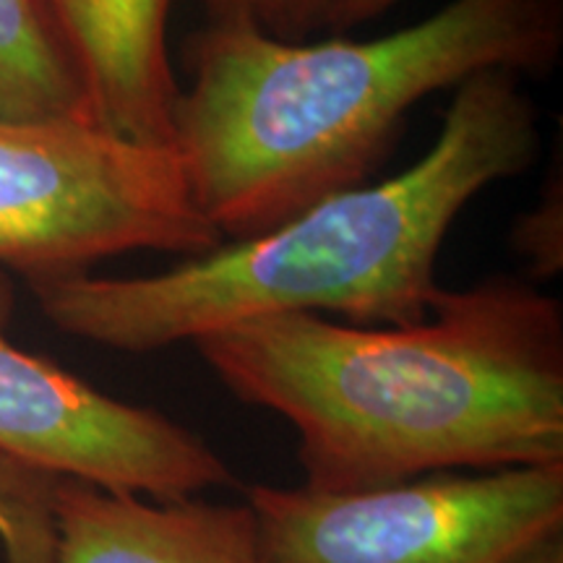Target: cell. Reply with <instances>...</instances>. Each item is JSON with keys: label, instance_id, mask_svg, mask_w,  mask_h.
Here are the masks:
<instances>
[{"label": "cell", "instance_id": "cell-1", "mask_svg": "<svg viewBox=\"0 0 563 563\" xmlns=\"http://www.w3.org/2000/svg\"><path fill=\"white\" fill-rule=\"evenodd\" d=\"M194 347L224 389L285 418L308 488L563 462V308L490 277L407 327L266 316Z\"/></svg>", "mask_w": 563, "mask_h": 563}, {"label": "cell", "instance_id": "cell-2", "mask_svg": "<svg viewBox=\"0 0 563 563\" xmlns=\"http://www.w3.org/2000/svg\"><path fill=\"white\" fill-rule=\"evenodd\" d=\"M561 47L563 0H452L376 40L207 19L183 45L173 150L203 220L245 241L363 186L428 95L481 70L548 74Z\"/></svg>", "mask_w": 563, "mask_h": 563}, {"label": "cell", "instance_id": "cell-3", "mask_svg": "<svg viewBox=\"0 0 563 563\" xmlns=\"http://www.w3.org/2000/svg\"><path fill=\"white\" fill-rule=\"evenodd\" d=\"M538 154L540 112L522 74L481 70L456 87L431 150L389 180L327 196L279 228L173 269L74 272L30 285L63 334L136 355L285 313L407 327L441 292L435 262L462 209L493 183L530 170Z\"/></svg>", "mask_w": 563, "mask_h": 563}, {"label": "cell", "instance_id": "cell-4", "mask_svg": "<svg viewBox=\"0 0 563 563\" xmlns=\"http://www.w3.org/2000/svg\"><path fill=\"white\" fill-rule=\"evenodd\" d=\"M220 243L173 146L81 121H0V264L26 279L133 251L201 256Z\"/></svg>", "mask_w": 563, "mask_h": 563}, {"label": "cell", "instance_id": "cell-5", "mask_svg": "<svg viewBox=\"0 0 563 563\" xmlns=\"http://www.w3.org/2000/svg\"><path fill=\"white\" fill-rule=\"evenodd\" d=\"M264 563H519L563 538V462L365 490L253 485Z\"/></svg>", "mask_w": 563, "mask_h": 563}, {"label": "cell", "instance_id": "cell-6", "mask_svg": "<svg viewBox=\"0 0 563 563\" xmlns=\"http://www.w3.org/2000/svg\"><path fill=\"white\" fill-rule=\"evenodd\" d=\"M11 290L0 282V454L60 481L154 501L235 485L199 433L165 412L123 402L5 334Z\"/></svg>", "mask_w": 563, "mask_h": 563}, {"label": "cell", "instance_id": "cell-7", "mask_svg": "<svg viewBox=\"0 0 563 563\" xmlns=\"http://www.w3.org/2000/svg\"><path fill=\"white\" fill-rule=\"evenodd\" d=\"M53 514V563H264L249 504L154 501L58 481Z\"/></svg>", "mask_w": 563, "mask_h": 563}, {"label": "cell", "instance_id": "cell-8", "mask_svg": "<svg viewBox=\"0 0 563 563\" xmlns=\"http://www.w3.org/2000/svg\"><path fill=\"white\" fill-rule=\"evenodd\" d=\"M89 97L112 136L173 146L178 76L167 47L173 0H47Z\"/></svg>", "mask_w": 563, "mask_h": 563}, {"label": "cell", "instance_id": "cell-9", "mask_svg": "<svg viewBox=\"0 0 563 563\" xmlns=\"http://www.w3.org/2000/svg\"><path fill=\"white\" fill-rule=\"evenodd\" d=\"M0 121L95 123L47 0H0Z\"/></svg>", "mask_w": 563, "mask_h": 563}, {"label": "cell", "instance_id": "cell-10", "mask_svg": "<svg viewBox=\"0 0 563 563\" xmlns=\"http://www.w3.org/2000/svg\"><path fill=\"white\" fill-rule=\"evenodd\" d=\"M60 477L0 454V551L3 563H53L55 488Z\"/></svg>", "mask_w": 563, "mask_h": 563}, {"label": "cell", "instance_id": "cell-11", "mask_svg": "<svg viewBox=\"0 0 563 563\" xmlns=\"http://www.w3.org/2000/svg\"><path fill=\"white\" fill-rule=\"evenodd\" d=\"M207 19H243L272 37L308 42L327 32L336 0H196Z\"/></svg>", "mask_w": 563, "mask_h": 563}, {"label": "cell", "instance_id": "cell-12", "mask_svg": "<svg viewBox=\"0 0 563 563\" xmlns=\"http://www.w3.org/2000/svg\"><path fill=\"white\" fill-rule=\"evenodd\" d=\"M561 191L548 194L543 203L522 217L514 232V245L530 258V266L540 277H553L561 272L563 245H561Z\"/></svg>", "mask_w": 563, "mask_h": 563}, {"label": "cell", "instance_id": "cell-13", "mask_svg": "<svg viewBox=\"0 0 563 563\" xmlns=\"http://www.w3.org/2000/svg\"><path fill=\"white\" fill-rule=\"evenodd\" d=\"M399 3H405V0H336L327 32L342 34L355 30V26L371 24V21L397 9Z\"/></svg>", "mask_w": 563, "mask_h": 563}, {"label": "cell", "instance_id": "cell-14", "mask_svg": "<svg viewBox=\"0 0 563 563\" xmlns=\"http://www.w3.org/2000/svg\"><path fill=\"white\" fill-rule=\"evenodd\" d=\"M519 563H563V538L551 540V543L538 548V551L530 553Z\"/></svg>", "mask_w": 563, "mask_h": 563}]
</instances>
